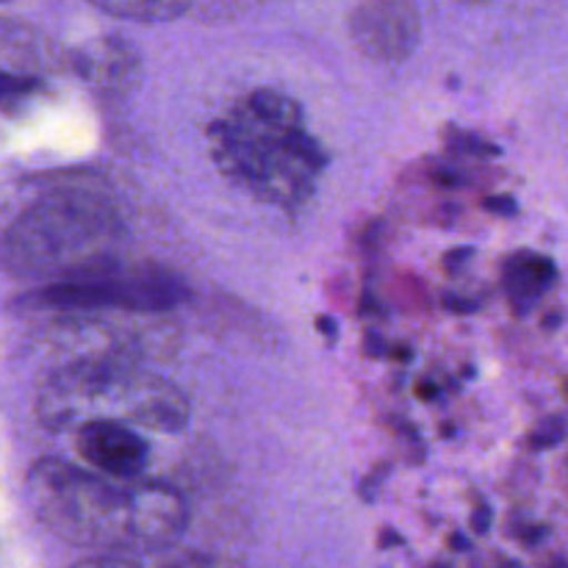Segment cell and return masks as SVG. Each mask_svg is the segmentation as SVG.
I'll use <instances>...</instances> for the list:
<instances>
[{"label":"cell","mask_w":568,"mask_h":568,"mask_svg":"<svg viewBox=\"0 0 568 568\" xmlns=\"http://www.w3.org/2000/svg\"><path fill=\"white\" fill-rule=\"evenodd\" d=\"M26 488L33 514L53 536L122 558L172 547L189 525L186 499L172 486L111 483L59 458L39 460Z\"/></svg>","instance_id":"6da1fadb"},{"label":"cell","mask_w":568,"mask_h":568,"mask_svg":"<svg viewBox=\"0 0 568 568\" xmlns=\"http://www.w3.org/2000/svg\"><path fill=\"white\" fill-rule=\"evenodd\" d=\"M211 155L233 186L283 209H300L327 164L300 103L277 89H255L216 120Z\"/></svg>","instance_id":"7a4b0ae2"},{"label":"cell","mask_w":568,"mask_h":568,"mask_svg":"<svg viewBox=\"0 0 568 568\" xmlns=\"http://www.w3.org/2000/svg\"><path fill=\"white\" fill-rule=\"evenodd\" d=\"M122 239L116 209L98 192L59 189L22 211L0 236V270L59 281L109 266Z\"/></svg>","instance_id":"3957f363"},{"label":"cell","mask_w":568,"mask_h":568,"mask_svg":"<svg viewBox=\"0 0 568 568\" xmlns=\"http://www.w3.org/2000/svg\"><path fill=\"white\" fill-rule=\"evenodd\" d=\"M39 416L50 427L116 419L172 433L186 427L189 403L172 383L139 372L125 353L105 349L55 372L39 397Z\"/></svg>","instance_id":"277c9868"},{"label":"cell","mask_w":568,"mask_h":568,"mask_svg":"<svg viewBox=\"0 0 568 568\" xmlns=\"http://www.w3.org/2000/svg\"><path fill=\"white\" fill-rule=\"evenodd\" d=\"M186 286L175 275L161 270H114V264L59 277L37 292L17 300L20 311H170L186 300Z\"/></svg>","instance_id":"5b68a950"},{"label":"cell","mask_w":568,"mask_h":568,"mask_svg":"<svg viewBox=\"0 0 568 568\" xmlns=\"http://www.w3.org/2000/svg\"><path fill=\"white\" fill-rule=\"evenodd\" d=\"M349 37L364 59L399 64L419 44V9L410 0H364L349 17Z\"/></svg>","instance_id":"8992f818"},{"label":"cell","mask_w":568,"mask_h":568,"mask_svg":"<svg viewBox=\"0 0 568 568\" xmlns=\"http://www.w3.org/2000/svg\"><path fill=\"white\" fill-rule=\"evenodd\" d=\"M75 449L89 466L100 475L116 477V480H133L148 466V444L116 419H87L81 422L75 436Z\"/></svg>","instance_id":"52a82bcc"},{"label":"cell","mask_w":568,"mask_h":568,"mask_svg":"<svg viewBox=\"0 0 568 568\" xmlns=\"http://www.w3.org/2000/svg\"><path fill=\"white\" fill-rule=\"evenodd\" d=\"M555 277H558V270L547 255L530 253V250L510 255L503 270V286L510 308L516 314H530L541 303L544 294L552 288Z\"/></svg>","instance_id":"ba28073f"},{"label":"cell","mask_w":568,"mask_h":568,"mask_svg":"<svg viewBox=\"0 0 568 568\" xmlns=\"http://www.w3.org/2000/svg\"><path fill=\"white\" fill-rule=\"evenodd\" d=\"M136 67V55L128 44L114 42V39H103V42L87 44V48L78 53V72L83 78L94 83H103V87H122V83L131 78V70Z\"/></svg>","instance_id":"9c48e42d"},{"label":"cell","mask_w":568,"mask_h":568,"mask_svg":"<svg viewBox=\"0 0 568 568\" xmlns=\"http://www.w3.org/2000/svg\"><path fill=\"white\" fill-rule=\"evenodd\" d=\"M94 9L133 22H170L192 6V0H89Z\"/></svg>","instance_id":"30bf717a"},{"label":"cell","mask_w":568,"mask_h":568,"mask_svg":"<svg viewBox=\"0 0 568 568\" xmlns=\"http://www.w3.org/2000/svg\"><path fill=\"white\" fill-rule=\"evenodd\" d=\"M39 81L37 78H22V75H11V72L0 70V111L6 114H17V111L26 109L39 92Z\"/></svg>","instance_id":"8fae6325"},{"label":"cell","mask_w":568,"mask_h":568,"mask_svg":"<svg viewBox=\"0 0 568 568\" xmlns=\"http://www.w3.org/2000/svg\"><path fill=\"white\" fill-rule=\"evenodd\" d=\"M560 438H564V419H547L532 430V447L549 449L560 444Z\"/></svg>","instance_id":"7c38bea8"},{"label":"cell","mask_w":568,"mask_h":568,"mask_svg":"<svg viewBox=\"0 0 568 568\" xmlns=\"http://www.w3.org/2000/svg\"><path fill=\"white\" fill-rule=\"evenodd\" d=\"M466 3H486V0H466Z\"/></svg>","instance_id":"4fadbf2b"},{"label":"cell","mask_w":568,"mask_h":568,"mask_svg":"<svg viewBox=\"0 0 568 568\" xmlns=\"http://www.w3.org/2000/svg\"><path fill=\"white\" fill-rule=\"evenodd\" d=\"M0 3H3V0H0Z\"/></svg>","instance_id":"5bb4252c"}]
</instances>
